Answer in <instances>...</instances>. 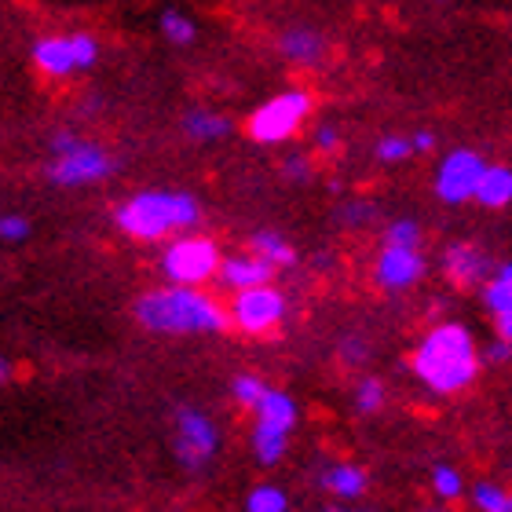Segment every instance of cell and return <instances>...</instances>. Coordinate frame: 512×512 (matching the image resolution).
Returning <instances> with one entry per match:
<instances>
[{"label":"cell","instance_id":"6da1fadb","mask_svg":"<svg viewBox=\"0 0 512 512\" xmlns=\"http://www.w3.org/2000/svg\"><path fill=\"white\" fill-rule=\"evenodd\" d=\"M414 377L436 395H461L469 392L480 377V348L472 333L458 322H439L421 337L414 348Z\"/></svg>","mask_w":512,"mask_h":512},{"label":"cell","instance_id":"7a4b0ae2","mask_svg":"<svg viewBox=\"0 0 512 512\" xmlns=\"http://www.w3.org/2000/svg\"><path fill=\"white\" fill-rule=\"evenodd\" d=\"M136 319L150 333H224L231 326V311H224L198 286L150 289L136 300Z\"/></svg>","mask_w":512,"mask_h":512},{"label":"cell","instance_id":"3957f363","mask_svg":"<svg viewBox=\"0 0 512 512\" xmlns=\"http://www.w3.org/2000/svg\"><path fill=\"white\" fill-rule=\"evenodd\" d=\"M202 220V205L187 191H139L114 209V224L136 242H161V238L187 231Z\"/></svg>","mask_w":512,"mask_h":512},{"label":"cell","instance_id":"277c9868","mask_svg":"<svg viewBox=\"0 0 512 512\" xmlns=\"http://www.w3.org/2000/svg\"><path fill=\"white\" fill-rule=\"evenodd\" d=\"M52 161L44 165V176L55 187H92L118 172V161L110 158L107 147H99L92 139H81L70 128H59L48 139Z\"/></svg>","mask_w":512,"mask_h":512},{"label":"cell","instance_id":"5b68a950","mask_svg":"<svg viewBox=\"0 0 512 512\" xmlns=\"http://www.w3.org/2000/svg\"><path fill=\"white\" fill-rule=\"evenodd\" d=\"M311 114V96L304 88H286L278 92L275 99H267L264 107H256L246 121V132L253 143H264V147H275V143H286L293 132H297Z\"/></svg>","mask_w":512,"mask_h":512},{"label":"cell","instance_id":"8992f818","mask_svg":"<svg viewBox=\"0 0 512 512\" xmlns=\"http://www.w3.org/2000/svg\"><path fill=\"white\" fill-rule=\"evenodd\" d=\"M99 41L92 33L77 30V33H59V37H41L33 44V66L48 77H74L85 74L99 63Z\"/></svg>","mask_w":512,"mask_h":512},{"label":"cell","instance_id":"52a82bcc","mask_svg":"<svg viewBox=\"0 0 512 512\" xmlns=\"http://www.w3.org/2000/svg\"><path fill=\"white\" fill-rule=\"evenodd\" d=\"M220 264H224V256H220L213 238H198V235L176 238L161 253V271L176 286H205L209 278L220 275Z\"/></svg>","mask_w":512,"mask_h":512},{"label":"cell","instance_id":"ba28073f","mask_svg":"<svg viewBox=\"0 0 512 512\" xmlns=\"http://www.w3.org/2000/svg\"><path fill=\"white\" fill-rule=\"evenodd\" d=\"M227 311H231V326L235 330L249 333V337H267L286 319V297L267 282V286L238 289Z\"/></svg>","mask_w":512,"mask_h":512},{"label":"cell","instance_id":"9c48e42d","mask_svg":"<svg viewBox=\"0 0 512 512\" xmlns=\"http://www.w3.org/2000/svg\"><path fill=\"white\" fill-rule=\"evenodd\" d=\"M483 169H487L483 154H476V150H450L436 172L439 202H447V205L472 202V198H476V187H480V180H483Z\"/></svg>","mask_w":512,"mask_h":512},{"label":"cell","instance_id":"30bf717a","mask_svg":"<svg viewBox=\"0 0 512 512\" xmlns=\"http://www.w3.org/2000/svg\"><path fill=\"white\" fill-rule=\"evenodd\" d=\"M216 447H220V432H216L213 417L183 406L176 414V458L187 469H202L205 461H213Z\"/></svg>","mask_w":512,"mask_h":512},{"label":"cell","instance_id":"8fae6325","mask_svg":"<svg viewBox=\"0 0 512 512\" xmlns=\"http://www.w3.org/2000/svg\"><path fill=\"white\" fill-rule=\"evenodd\" d=\"M425 275V256L417 253V246H388L377 253L374 264V282L384 293H403V289L417 286Z\"/></svg>","mask_w":512,"mask_h":512},{"label":"cell","instance_id":"7c38bea8","mask_svg":"<svg viewBox=\"0 0 512 512\" xmlns=\"http://www.w3.org/2000/svg\"><path fill=\"white\" fill-rule=\"evenodd\" d=\"M443 267H447V278L454 286L461 289H472L487 282V271H491V260L483 253L480 246H472V242H454L443 256Z\"/></svg>","mask_w":512,"mask_h":512},{"label":"cell","instance_id":"4fadbf2b","mask_svg":"<svg viewBox=\"0 0 512 512\" xmlns=\"http://www.w3.org/2000/svg\"><path fill=\"white\" fill-rule=\"evenodd\" d=\"M275 275V264H267L264 256H256L253 249L242 256H227L224 264H220V282L227 289H253V286H267Z\"/></svg>","mask_w":512,"mask_h":512},{"label":"cell","instance_id":"5bb4252c","mask_svg":"<svg viewBox=\"0 0 512 512\" xmlns=\"http://www.w3.org/2000/svg\"><path fill=\"white\" fill-rule=\"evenodd\" d=\"M278 52H282V59H289V63L315 66V63H322V55H326V37H322L319 30H311V26H289V30H282V37H278Z\"/></svg>","mask_w":512,"mask_h":512},{"label":"cell","instance_id":"9a60e30c","mask_svg":"<svg viewBox=\"0 0 512 512\" xmlns=\"http://www.w3.org/2000/svg\"><path fill=\"white\" fill-rule=\"evenodd\" d=\"M253 414L256 425L278 428V432H293V425H297V403L286 392H278V388H267V395L256 403Z\"/></svg>","mask_w":512,"mask_h":512},{"label":"cell","instance_id":"2e32d148","mask_svg":"<svg viewBox=\"0 0 512 512\" xmlns=\"http://www.w3.org/2000/svg\"><path fill=\"white\" fill-rule=\"evenodd\" d=\"M180 128L191 143H216V139H224L231 132V121L224 114H216V110H187Z\"/></svg>","mask_w":512,"mask_h":512},{"label":"cell","instance_id":"e0dca14e","mask_svg":"<svg viewBox=\"0 0 512 512\" xmlns=\"http://www.w3.org/2000/svg\"><path fill=\"white\" fill-rule=\"evenodd\" d=\"M476 202L487 205V209H505V205L512 202V169H505V165H487L480 187H476Z\"/></svg>","mask_w":512,"mask_h":512},{"label":"cell","instance_id":"ac0fdd59","mask_svg":"<svg viewBox=\"0 0 512 512\" xmlns=\"http://www.w3.org/2000/svg\"><path fill=\"white\" fill-rule=\"evenodd\" d=\"M366 483H370L366 472L359 469V465H348V461L330 465V469L322 472V491L337 494V498H363Z\"/></svg>","mask_w":512,"mask_h":512},{"label":"cell","instance_id":"d6986e66","mask_svg":"<svg viewBox=\"0 0 512 512\" xmlns=\"http://www.w3.org/2000/svg\"><path fill=\"white\" fill-rule=\"evenodd\" d=\"M483 304H487L494 319L512 311V264L494 267V275L483 282Z\"/></svg>","mask_w":512,"mask_h":512},{"label":"cell","instance_id":"ffe728a7","mask_svg":"<svg viewBox=\"0 0 512 512\" xmlns=\"http://www.w3.org/2000/svg\"><path fill=\"white\" fill-rule=\"evenodd\" d=\"M249 249H253L256 256H264L267 264H275V267H289L293 260H297L293 246H289L278 231H256V235L249 238Z\"/></svg>","mask_w":512,"mask_h":512},{"label":"cell","instance_id":"44dd1931","mask_svg":"<svg viewBox=\"0 0 512 512\" xmlns=\"http://www.w3.org/2000/svg\"><path fill=\"white\" fill-rule=\"evenodd\" d=\"M158 30L161 37L169 44H176V48H187V44H194V37H198V26H194L191 15H183L180 8H165L158 15Z\"/></svg>","mask_w":512,"mask_h":512},{"label":"cell","instance_id":"7402d4cb","mask_svg":"<svg viewBox=\"0 0 512 512\" xmlns=\"http://www.w3.org/2000/svg\"><path fill=\"white\" fill-rule=\"evenodd\" d=\"M289 447V432H278V428L253 425V454L260 465H278L282 454Z\"/></svg>","mask_w":512,"mask_h":512},{"label":"cell","instance_id":"603a6c76","mask_svg":"<svg viewBox=\"0 0 512 512\" xmlns=\"http://www.w3.org/2000/svg\"><path fill=\"white\" fill-rule=\"evenodd\" d=\"M246 512H289V498L275 483H260L246 498Z\"/></svg>","mask_w":512,"mask_h":512},{"label":"cell","instance_id":"cb8c5ba5","mask_svg":"<svg viewBox=\"0 0 512 512\" xmlns=\"http://www.w3.org/2000/svg\"><path fill=\"white\" fill-rule=\"evenodd\" d=\"M472 505L480 512H512V491L498 483H476L472 487Z\"/></svg>","mask_w":512,"mask_h":512},{"label":"cell","instance_id":"d4e9b609","mask_svg":"<svg viewBox=\"0 0 512 512\" xmlns=\"http://www.w3.org/2000/svg\"><path fill=\"white\" fill-rule=\"evenodd\" d=\"M432 494L443 498V502H458L465 494V483H461V472L450 469V465H436L432 469Z\"/></svg>","mask_w":512,"mask_h":512},{"label":"cell","instance_id":"484cf974","mask_svg":"<svg viewBox=\"0 0 512 512\" xmlns=\"http://www.w3.org/2000/svg\"><path fill=\"white\" fill-rule=\"evenodd\" d=\"M384 399H388V392H384V381H377V377H363L359 388H355V406H359V414H377V410L384 406Z\"/></svg>","mask_w":512,"mask_h":512},{"label":"cell","instance_id":"4316f807","mask_svg":"<svg viewBox=\"0 0 512 512\" xmlns=\"http://www.w3.org/2000/svg\"><path fill=\"white\" fill-rule=\"evenodd\" d=\"M231 395H235L242 406L256 410V403H260V399L267 395V384L260 381V377H253V374H238L235 384H231Z\"/></svg>","mask_w":512,"mask_h":512},{"label":"cell","instance_id":"83f0119b","mask_svg":"<svg viewBox=\"0 0 512 512\" xmlns=\"http://www.w3.org/2000/svg\"><path fill=\"white\" fill-rule=\"evenodd\" d=\"M384 242H388V246H417V242H421V227H417L414 220H395V224H388V231H384Z\"/></svg>","mask_w":512,"mask_h":512},{"label":"cell","instance_id":"f1b7e54d","mask_svg":"<svg viewBox=\"0 0 512 512\" xmlns=\"http://www.w3.org/2000/svg\"><path fill=\"white\" fill-rule=\"evenodd\" d=\"M410 154H414V139L406 136H384L377 143V158L381 161H406Z\"/></svg>","mask_w":512,"mask_h":512},{"label":"cell","instance_id":"f546056e","mask_svg":"<svg viewBox=\"0 0 512 512\" xmlns=\"http://www.w3.org/2000/svg\"><path fill=\"white\" fill-rule=\"evenodd\" d=\"M30 238V220L19 213H0V242H26Z\"/></svg>","mask_w":512,"mask_h":512},{"label":"cell","instance_id":"4dcf8cb0","mask_svg":"<svg viewBox=\"0 0 512 512\" xmlns=\"http://www.w3.org/2000/svg\"><path fill=\"white\" fill-rule=\"evenodd\" d=\"M315 147H319L322 154H330V150L341 147V136H337V128H333V125H319V128H315Z\"/></svg>","mask_w":512,"mask_h":512},{"label":"cell","instance_id":"1f68e13d","mask_svg":"<svg viewBox=\"0 0 512 512\" xmlns=\"http://www.w3.org/2000/svg\"><path fill=\"white\" fill-rule=\"evenodd\" d=\"M282 176L286 180H308L311 176V165H308V158H286V165H282Z\"/></svg>","mask_w":512,"mask_h":512},{"label":"cell","instance_id":"d6a6232c","mask_svg":"<svg viewBox=\"0 0 512 512\" xmlns=\"http://www.w3.org/2000/svg\"><path fill=\"white\" fill-rule=\"evenodd\" d=\"M487 359H491V363H505V359H512V344L498 337V341L487 348Z\"/></svg>","mask_w":512,"mask_h":512},{"label":"cell","instance_id":"836d02e7","mask_svg":"<svg viewBox=\"0 0 512 512\" xmlns=\"http://www.w3.org/2000/svg\"><path fill=\"white\" fill-rule=\"evenodd\" d=\"M494 322H498V337L512 344V311H509V315H498Z\"/></svg>","mask_w":512,"mask_h":512},{"label":"cell","instance_id":"e575fe53","mask_svg":"<svg viewBox=\"0 0 512 512\" xmlns=\"http://www.w3.org/2000/svg\"><path fill=\"white\" fill-rule=\"evenodd\" d=\"M432 147H436V136H432V132H417L414 150H432Z\"/></svg>","mask_w":512,"mask_h":512},{"label":"cell","instance_id":"d590c367","mask_svg":"<svg viewBox=\"0 0 512 512\" xmlns=\"http://www.w3.org/2000/svg\"><path fill=\"white\" fill-rule=\"evenodd\" d=\"M8 374H11V366H8V359H4V355H0V384L8 381Z\"/></svg>","mask_w":512,"mask_h":512},{"label":"cell","instance_id":"8d00e7d4","mask_svg":"<svg viewBox=\"0 0 512 512\" xmlns=\"http://www.w3.org/2000/svg\"><path fill=\"white\" fill-rule=\"evenodd\" d=\"M425 512H447V509H425Z\"/></svg>","mask_w":512,"mask_h":512},{"label":"cell","instance_id":"74e56055","mask_svg":"<svg viewBox=\"0 0 512 512\" xmlns=\"http://www.w3.org/2000/svg\"><path fill=\"white\" fill-rule=\"evenodd\" d=\"M337 512H344V509H337Z\"/></svg>","mask_w":512,"mask_h":512}]
</instances>
